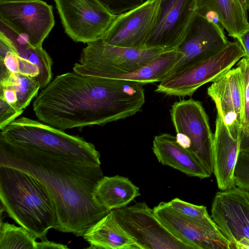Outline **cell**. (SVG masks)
<instances>
[{
    "instance_id": "6da1fadb",
    "label": "cell",
    "mask_w": 249,
    "mask_h": 249,
    "mask_svg": "<svg viewBox=\"0 0 249 249\" xmlns=\"http://www.w3.org/2000/svg\"><path fill=\"white\" fill-rule=\"evenodd\" d=\"M100 159L95 146L52 150L0 140V166L27 173L44 184L56 207L58 231L78 237L110 212L94 195L104 177Z\"/></svg>"
},
{
    "instance_id": "7a4b0ae2",
    "label": "cell",
    "mask_w": 249,
    "mask_h": 249,
    "mask_svg": "<svg viewBox=\"0 0 249 249\" xmlns=\"http://www.w3.org/2000/svg\"><path fill=\"white\" fill-rule=\"evenodd\" d=\"M145 101L141 83L73 71L55 77L33 106L41 122L64 131L103 125L132 116L142 110Z\"/></svg>"
},
{
    "instance_id": "3957f363",
    "label": "cell",
    "mask_w": 249,
    "mask_h": 249,
    "mask_svg": "<svg viewBox=\"0 0 249 249\" xmlns=\"http://www.w3.org/2000/svg\"><path fill=\"white\" fill-rule=\"evenodd\" d=\"M0 209L40 241L47 240L49 230L58 231L55 204L47 189L29 174L0 166Z\"/></svg>"
},
{
    "instance_id": "277c9868",
    "label": "cell",
    "mask_w": 249,
    "mask_h": 249,
    "mask_svg": "<svg viewBox=\"0 0 249 249\" xmlns=\"http://www.w3.org/2000/svg\"><path fill=\"white\" fill-rule=\"evenodd\" d=\"M164 52L160 48L136 49L113 46L101 38L87 43L73 71L101 77L130 73L147 65Z\"/></svg>"
},
{
    "instance_id": "5b68a950",
    "label": "cell",
    "mask_w": 249,
    "mask_h": 249,
    "mask_svg": "<svg viewBox=\"0 0 249 249\" xmlns=\"http://www.w3.org/2000/svg\"><path fill=\"white\" fill-rule=\"evenodd\" d=\"M170 116L177 142L194 155L212 175L214 134L202 103L193 99L177 101L171 107Z\"/></svg>"
},
{
    "instance_id": "8992f818",
    "label": "cell",
    "mask_w": 249,
    "mask_h": 249,
    "mask_svg": "<svg viewBox=\"0 0 249 249\" xmlns=\"http://www.w3.org/2000/svg\"><path fill=\"white\" fill-rule=\"evenodd\" d=\"M245 56L239 42H231L212 57L169 75L160 82L155 91L169 96H191L200 87L231 69Z\"/></svg>"
},
{
    "instance_id": "52a82bcc",
    "label": "cell",
    "mask_w": 249,
    "mask_h": 249,
    "mask_svg": "<svg viewBox=\"0 0 249 249\" xmlns=\"http://www.w3.org/2000/svg\"><path fill=\"white\" fill-rule=\"evenodd\" d=\"M65 33L74 41L103 38L116 16L97 0H54Z\"/></svg>"
},
{
    "instance_id": "ba28073f",
    "label": "cell",
    "mask_w": 249,
    "mask_h": 249,
    "mask_svg": "<svg viewBox=\"0 0 249 249\" xmlns=\"http://www.w3.org/2000/svg\"><path fill=\"white\" fill-rule=\"evenodd\" d=\"M211 216L230 249H249V190L234 186L217 192Z\"/></svg>"
},
{
    "instance_id": "9c48e42d",
    "label": "cell",
    "mask_w": 249,
    "mask_h": 249,
    "mask_svg": "<svg viewBox=\"0 0 249 249\" xmlns=\"http://www.w3.org/2000/svg\"><path fill=\"white\" fill-rule=\"evenodd\" d=\"M111 211L141 249H193L169 231L145 202Z\"/></svg>"
},
{
    "instance_id": "30bf717a",
    "label": "cell",
    "mask_w": 249,
    "mask_h": 249,
    "mask_svg": "<svg viewBox=\"0 0 249 249\" xmlns=\"http://www.w3.org/2000/svg\"><path fill=\"white\" fill-rule=\"evenodd\" d=\"M0 20L36 47L55 24L52 5L42 0H0Z\"/></svg>"
},
{
    "instance_id": "8fae6325",
    "label": "cell",
    "mask_w": 249,
    "mask_h": 249,
    "mask_svg": "<svg viewBox=\"0 0 249 249\" xmlns=\"http://www.w3.org/2000/svg\"><path fill=\"white\" fill-rule=\"evenodd\" d=\"M230 42L217 22L196 12L177 48L184 55L169 75L212 57Z\"/></svg>"
},
{
    "instance_id": "7c38bea8",
    "label": "cell",
    "mask_w": 249,
    "mask_h": 249,
    "mask_svg": "<svg viewBox=\"0 0 249 249\" xmlns=\"http://www.w3.org/2000/svg\"><path fill=\"white\" fill-rule=\"evenodd\" d=\"M153 209L162 225L193 249H230V243L213 221L192 219L173 210L167 202H161Z\"/></svg>"
},
{
    "instance_id": "4fadbf2b",
    "label": "cell",
    "mask_w": 249,
    "mask_h": 249,
    "mask_svg": "<svg viewBox=\"0 0 249 249\" xmlns=\"http://www.w3.org/2000/svg\"><path fill=\"white\" fill-rule=\"evenodd\" d=\"M197 0H160L146 48L176 49L196 13Z\"/></svg>"
},
{
    "instance_id": "5bb4252c",
    "label": "cell",
    "mask_w": 249,
    "mask_h": 249,
    "mask_svg": "<svg viewBox=\"0 0 249 249\" xmlns=\"http://www.w3.org/2000/svg\"><path fill=\"white\" fill-rule=\"evenodd\" d=\"M160 0H147L116 16L102 39L109 45L136 49L146 48L155 22Z\"/></svg>"
},
{
    "instance_id": "9a60e30c",
    "label": "cell",
    "mask_w": 249,
    "mask_h": 249,
    "mask_svg": "<svg viewBox=\"0 0 249 249\" xmlns=\"http://www.w3.org/2000/svg\"><path fill=\"white\" fill-rule=\"evenodd\" d=\"M207 93L215 103L231 134L240 139L244 104L240 68L231 69L213 81L207 89Z\"/></svg>"
},
{
    "instance_id": "2e32d148",
    "label": "cell",
    "mask_w": 249,
    "mask_h": 249,
    "mask_svg": "<svg viewBox=\"0 0 249 249\" xmlns=\"http://www.w3.org/2000/svg\"><path fill=\"white\" fill-rule=\"evenodd\" d=\"M240 139L230 133L223 118L217 111L213 144V173L220 190L235 186L234 173L240 150Z\"/></svg>"
},
{
    "instance_id": "e0dca14e",
    "label": "cell",
    "mask_w": 249,
    "mask_h": 249,
    "mask_svg": "<svg viewBox=\"0 0 249 249\" xmlns=\"http://www.w3.org/2000/svg\"><path fill=\"white\" fill-rule=\"evenodd\" d=\"M152 148L162 165L169 166L189 177L203 179L211 176L194 155L178 144L176 136L168 133L155 136Z\"/></svg>"
},
{
    "instance_id": "ac0fdd59",
    "label": "cell",
    "mask_w": 249,
    "mask_h": 249,
    "mask_svg": "<svg viewBox=\"0 0 249 249\" xmlns=\"http://www.w3.org/2000/svg\"><path fill=\"white\" fill-rule=\"evenodd\" d=\"M196 12L217 22L234 39L249 28L247 9L240 0H197Z\"/></svg>"
},
{
    "instance_id": "d6986e66",
    "label": "cell",
    "mask_w": 249,
    "mask_h": 249,
    "mask_svg": "<svg viewBox=\"0 0 249 249\" xmlns=\"http://www.w3.org/2000/svg\"><path fill=\"white\" fill-rule=\"evenodd\" d=\"M89 249H141L123 229L112 211L91 226L82 236Z\"/></svg>"
},
{
    "instance_id": "ffe728a7",
    "label": "cell",
    "mask_w": 249,
    "mask_h": 249,
    "mask_svg": "<svg viewBox=\"0 0 249 249\" xmlns=\"http://www.w3.org/2000/svg\"><path fill=\"white\" fill-rule=\"evenodd\" d=\"M94 195L97 202L110 211L127 206L141 194L139 188L128 178L116 175L104 176L96 186Z\"/></svg>"
},
{
    "instance_id": "44dd1931",
    "label": "cell",
    "mask_w": 249,
    "mask_h": 249,
    "mask_svg": "<svg viewBox=\"0 0 249 249\" xmlns=\"http://www.w3.org/2000/svg\"><path fill=\"white\" fill-rule=\"evenodd\" d=\"M0 86H9L15 90L18 98V108L23 111L41 89L39 83L32 77L5 71H0Z\"/></svg>"
},
{
    "instance_id": "7402d4cb",
    "label": "cell",
    "mask_w": 249,
    "mask_h": 249,
    "mask_svg": "<svg viewBox=\"0 0 249 249\" xmlns=\"http://www.w3.org/2000/svg\"><path fill=\"white\" fill-rule=\"evenodd\" d=\"M36 239L24 228L0 220V249H37Z\"/></svg>"
},
{
    "instance_id": "603a6c76",
    "label": "cell",
    "mask_w": 249,
    "mask_h": 249,
    "mask_svg": "<svg viewBox=\"0 0 249 249\" xmlns=\"http://www.w3.org/2000/svg\"><path fill=\"white\" fill-rule=\"evenodd\" d=\"M167 203L173 210L187 217L201 222L213 221L204 206L191 204L178 198H175Z\"/></svg>"
},
{
    "instance_id": "cb8c5ba5",
    "label": "cell",
    "mask_w": 249,
    "mask_h": 249,
    "mask_svg": "<svg viewBox=\"0 0 249 249\" xmlns=\"http://www.w3.org/2000/svg\"><path fill=\"white\" fill-rule=\"evenodd\" d=\"M234 180L235 186L249 190V152L240 150L234 170Z\"/></svg>"
},
{
    "instance_id": "d4e9b609",
    "label": "cell",
    "mask_w": 249,
    "mask_h": 249,
    "mask_svg": "<svg viewBox=\"0 0 249 249\" xmlns=\"http://www.w3.org/2000/svg\"><path fill=\"white\" fill-rule=\"evenodd\" d=\"M242 74L244 104V117L242 130L249 127V59L243 57L237 62Z\"/></svg>"
},
{
    "instance_id": "484cf974",
    "label": "cell",
    "mask_w": 249,
    "mask_h": 249,
    "mask_svg": "<svg viewBox=\"0 0 249 249\" xmlns=\"http://www.w3.org/2000/svg\"><path fill=\"white\" fill-rule=\"evenodd\" d=\"M108 11L118 16L141 4L144 0H97Z\"/></svg>"
},
{
    "instance_id": "4316f807",
    "label": "cell",
    "mask_w": 249,
    "mask_h": 249,
    "mask_svg": "<svg viewBox=\"0 0 249 249\" xmlns=\"http://www.w3.org/2000/svg\"><path fill=\"white\" fill-rule=\"evenodd\" d=\"M23 111L17 109L5 100L0 98V130L17 119Z\"/></svg>"
},
{
    "instance_id": "83f0119b",
    "label": "cell",
    "mask_w": 249,
    "mask_h": 249,
    "mask_svg": "<svg viewBox=\"0 0 249 249\" xmlns=\"http://www.w3.org/2000/svg\"><path fill=\"white\" fill-rule=\"evenodd\" d=\"M240 43L245 53V57L249 59V28L245 31L236 39Z\"/></svg>"
},
{
    "instance_id": "f1b7e54d",
    "label": "cell",
    "mask_w": 249,
    "mask_h": 249,
    "mask_svg": "<svg viewBox=\"0 0 249 249\" xmlns=\"http://www.w3.org/2000/svg\"><path fill=\"white\" fill-rule=\"evenodd\" d=\"M37 249H69L67 245L56 243L49 240L38 242Z\"/></svg>"
},
{
    "instance_id": "f546056e",
    "label": "cell",
    "mask_w": 249,
    "mask_h": 249,
    "mask_svg": "<svg viewBox=\"0 0 249 249\" xmlns=\"http://www.w3.org/2000/svg\"><path fill=\"white\" fill-rule=\"evenodd\" d=\"M240 147V150L249 152V127L241 130Z\"/></svg>"
},
{
    "instance_id": "4dcf8cb0",
    "label": "cell",
    "mask_w": 249,
    "mask_h": 249,
    "mask_svg": "<svg viewBox=\"0 0 249 249\" xmlns=\"http://www.w3.org/2000/svg\"><path fill=\"white\" fill-rule=\"evenodd\" d=\"M245 7L249 11V0H244Z\"/></svg>"
}]
</instances>
